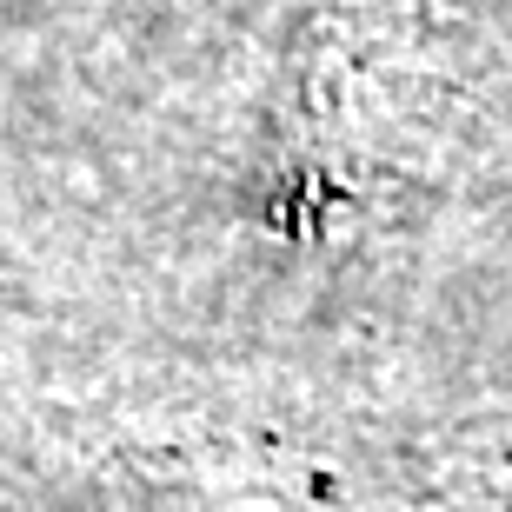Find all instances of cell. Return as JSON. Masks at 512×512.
<instances>
[{"label": "cell", "instance_id": "cell-1", "mask_svg": "<svg viewBox=\"0 0 512 512\" xmlns=\"http://www.w3.org/2000/svg\"><path fill=\"white\" fill-rule=\"evenodd\" d=\"M147 512H366L333 473H293L247 453V466H193L180 473V499Z\"/></svg>", "mask_w": 512, "mask_h": 512}]
</instances>
